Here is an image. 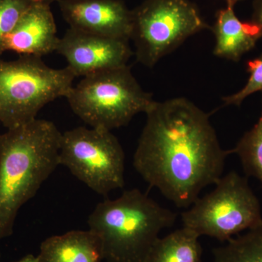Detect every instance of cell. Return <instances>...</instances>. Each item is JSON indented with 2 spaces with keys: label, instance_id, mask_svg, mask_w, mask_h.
<instances>
[{
  "label": "cell",
  "instance_id": "cell-1",
  "mask_svg": "<svg viewBox=\"0 0 262 262\" xmlns=\"http://www.w3.org/2000/svg\"><path fill=\"white\" fill-rule=\"evenodd\" d=\"M145 114L133 165L150 187L189 208L222 178L231 150L222 149L209 115L187 98L155 101Z\"/></svg>",
  "mask_w": 262,
  "mask_h": 262
},
{
  "label": "cell",
  "instance_id": "cell-2",
  "mask_svg": "<svg viewBox=\"0 0 262 262\" xmlns=\"http://www.w3.org/2000/svg\"><path fill=\"white\" fill-rule=\"evenodd\" d=\"M61 135L37 118L0 134V239L12 235L21 207L60 165Z\"/></svg>",
  "mask_w": 262,
  "mask_h": 262
},
{
  "label": "cell",
  "instance_id": "cell-3",
  "mask_svg": "<svg viewBox=\"0 0 262 262\" xmlns=\"http://www.w3.org/2000/svg\"><path fill=\"white\" fill-rule=\"evenodd\" d=\"M177 218V213L133 189L98 203L88 225L101 241L105 261L144 262L160 232L173 226Z\"/></svg>",
  "mask_w": 262,
  "mask_h": 262
},
{
  "label": "cell",
  "instance_id": "cell-4",
  "mask_svg": "<svg viewBox=\"0 0 262 262\" xmlns=\"http://www.w3.org/2000/svg\"><path fill=\"white\" fill-rule=\"evenodd\" d=\"M66 98L72 112L84 123L110 131L125 126L155 102L127 65L82 77Z\"/></svg>",
  "mask_w": 262,
  "mask_h": 262
},
{
  "label": "cell",
  "instance_id": "cell-5",
  "mask_svg": "<svg viewBox=\"0 0 262 262\" xmlns=\"http://www.w3.org/2000/svg\"><path fill=\"white\" fill-rule=\"evenodd\" d=\"M75 77L69 67L51 68L42 58H0V123L8 130L35 120L48 103L66 98Z\"/></svg>",
  "mask_w": 262,
  "mask_h": 262
},
{
  "label": "cell",
  "instance_id": "cell-6",
  "mask_svg": "<svg viewBox=\"0 0 262 262\" xmlns=\"http://www.w3.org/2000/svg\"><path fill=\"white\" fill-rule=\"evenodd\" d=\"M215 185L213 191L183 212V227L200 237L206 235L227 242L261 223L259 202L246 177L232 170Z\"/></svg>",
  "mask_w": 262,
  "mask_h": 262
},
{
  "label": "cell",
  "instance_id": "cell-7",
  "mask_svg": "<svg viewBox=\"0 0 262 262\" xmlns=\"http://www.w3.org/2000/svg\"><path fill=\"white\" fill-rule=\"evenodd\" d=\"M132 12L136 60L149 68L187 38L211 30L190 0H144Z\"/></svg>",
  "mask_w": 262,
  "mask_h": 262
},
{
  "label": "cell",
  "instance_id": "cell-8",
  "mask_svg": "<svg viewBox=\"0 0 262 262\" xmlns=\"http://www.w3.org/2000/svg\"><path fill=\"white\" fill-rule=\"evenodd\" d=\"M58 159L59 165L100 195L125 185V153L112 131L86 127L66 131Z\"/></svg>",
  "mask_w": 262,
  "mask_h": 262
},
{
  "label": "cell",
  "instance_id": "cell-9",
  "mask_svg": "<svg viewBox=\"0 0 262 262\" xmlns=\"http://www.w3.org/2000/svg\"><path fill=\"white\" fill-rule=\"evenodd\" d=\"M57 53L64 57L75 77L127 65L134 55L128 40L70 28L59 38Z\"/></svg>",
  "mask_w": 262,
  "mask_h": 262
},
{
  "label": "cell",
  "instance_id": "cell-10",
  "mask_svg": "<svg viewBox=\"0 0 262 262\" xmlns=\"http://www.w3.org/2000/svg\"><path fill=\"white\" fill-rule=\"evenodd\" d=\"M70 28L130 40L133 12L122 0H57Z\"/></svg>",
  "mask_w": 262,
  "mask_h": 262
},
{
  "label": "cell",
  "instance_id": "cell-11",
  "mask_svg": "<svg viewBox=\"0 0 262 262\" xmlns=\"http://www.w3.org/2000/svg\"><path fill=\"white\" fill-rule=\"evenodd\" d=\"M58 42L51 5L32 4L5 38L3 53L12 51L20 56L42 58L56 52Z\"/></svg>",
  "mask_w": 262,
  "mask_h": 262
},
{
  "label": "cell",
  "instance_id": "cell-12",
  "mask_svg": "<svg viewBox=\"0 0 262 262\" xmlns=\"http://www.w3.org/2000/svg\"><path fill=\"white\" fill-rule=\"evenodd\" d=\"M234 5L227 3L225 8L217 12L211 30L215 37L213 54L238 61L245 53L255 47L262 37V31L252 20L244 22L239 20L234 12Z\"/></svg>",
  "mask_w": 262,
  "mask_h": 262
},
{
  "label": "cell",
  "instance_id": "cell-13",
  "mask_svg": "<svg viewBox=\"0 0 262 262\" xmlns=\"http://www.w3.org/2000/svg\"><path fill=\"white\" fill-rule=\"evenodd\" d=\"M39 262H101L103 248L97 234L90 230H72L42 241Z\"/></svg>",
  "mask_w": 262,
  "mask_h": 262
},
{
  "label": "cell",
  "instance_id": "cell-14",
  "mask_svg": "<svg viewBox=\"0 0 262 262\" xmlns=\"http://www.w3.org/2000/svg\"><path fill=\"white\" fill-rule=\"evenodd\" d=\"M200 236L187 227L159 237L144 262H201Z\"/></svg>",
  "mask_w": 262,
  "mask_h": 262
},
{
  "label": "cell",
  "instance_id": "cell-15",
  "mask_svg": "<svg viewBox=\"0 0 262 262\" xmlns=\"http://www.w3.org/2000/svg\"><path fill=\"white\" fill-rule=\"evenodd\" d=\"M213 262H262V222L213 250Z\"/></svg>",
  "mask_w": 262,
  "mask_h": 262
},
{
  "label": "cell",
  "instance_id": "cell-16",
  "mask_svg": "<svg viewBox=\"0 0 262 262\" xmlns=\"http://www.w3.org/2000/svg\"><path fill=\"white\" fill-rule=\"evenodd\" d=\"M231 153L238 155L246 175L262 184V106L258 122L244 134Z\"/></svg>",
  "mask_w": 262,
  "mask_h": 262
},
{
  "label": "cell",
  "instance_id": "cell-17",
  "mask_svg": "<svg viewBox=\"0 0 262 262\" xmlns=\"http://www.w3.org/2000/svg\"><path fill=\"white\" fill-rule=\"evenodd\" d=\"M32 5L29 0H0V56L3 42Z\"/></svg>",
  "mask_w": 262,
  "mask_h": 262
},
{
  "label": "cell",
  "instance_id": "cell-18",
  "mask_svg": "<svg viewBox=\"0 0 262 262\" xmlns=\"http://www.w3.org/2000/svg\"><path fill=\"white\" fill-rule=\"evenodd\" d=\"M247 70L249 73L247 82L238 92L223 98L225 106H241L248 96L262 92V54L248 62Z\"/></svg>",
  "mask_w": 262,
  "mask_h": 262
},
{
  "label": "cell",
  "instance_id": "cell-19",
  "mask_svg": "<svg viewBox=\"0 0 262 262\" xmlns=\"http://www.w3.org/2000/svg\"><path fill=\"white\" fill-rule=\"evenodd\" d=\"M252 21L257 24L262 31V0L255 2Z\"/></svg>",
  "mask_w": 262,
  "mask_h": 262
},
{
  "label": "cell",
  "instance_id": "cell-20",
  "mask_svg": "<svg viewBox=\"0 0 262 262\" xmlns=\"http://www.w3.org/2000/svg\"><path fill=\"white\" fill-rule=\"evenodd\" d=\"M14 262H39L38 261L37 256H34L33 254H27L24 257L19 259L18 261Z\"/></svg>",
  "mask_w": 262,
  "mask_h": 262
},
{
  "label": "cell",
  "instance_id": "cell-21",
  "mask_svg": "<svg viewBox=\"0 0 262 262\" xmlns=\"http://www.w3.org/2000/svg\"><path fill=\"white\" fill-rule=\"evenodd\" d=\"M32 4L51 5L53 2L57 0H29Z\"/></svg>",
  "mask_w": 262,
  "mask_h": 262
},
{
  "label": "cell",
  "instance_id": "cell-22",
  "mask_svg": "<svg viewBox=\"0 0 262 262\" xmlns=\"http://www.w3.org/2000/svg\"><path fill=\"white\" fill-rule=\"evenodd\" d=\"M227 3H232V4L235 5L237 2L241 1V0H225Z\"/></svg>",
  "mask_w": 262,
  "mask_h": 262
},
{
  "label": "cell",
  "instance_id": "cell-23",
  "mask_svg": "<svg viewBox=\"0 0 262 262\" xmlns=\"http://www.w3.org/2000/svg\"><path fill=\"white\" fill-rule=\"evenodd\" d=\"M0 260H1V253H0Z\"/></svg>",
  "mask_w": 262,
  "mask_h": 262
}]
</instances>
